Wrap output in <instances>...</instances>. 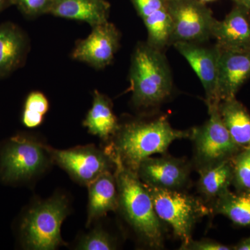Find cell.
<instances>
[{
  "label": "cell",
  "instance_id": "44dd1931",
  "mask_svg": "<svg viewBox=\"0 0 250 250\" xmlns=\"http://www.w3.org/2000/svg\"><path fill=\"white\" fill-rule=\"evenodd\" d=\"M215 200L213 212L228 217L237 225L250 228V191L228 190Z\"/></svg>",
  "mask_w": 250,
  "mask_h": 250
},
{
  "label": "cell",
  "instance_id": "5b68a950",
  "mask_svg": "<svg viewBox=\"0 0 250 250\" xmlns=\"http://www.w3.org/2000/svg\"><path fill=\"white\" fill-rule=\"evenodd\" d=\"M47 146L27 135L18 134L0 146V181L24 183L42 173L48 166Z\"/></svg>",
  "mask_w": 250,
  "mask_h": 250
},
{
  "label": "cell",
  "instance_id": "9c48e42d",
  "mask_svg": "<svg viewBox=\"0 0 250 250\" xmlns=\"http://www.w3.org/2000/svg\"><path fill=\"white\" fill-rule=\"evenodd\" d=\"M51 158L72 179L88 187L100 174L111 170L113 161L105 151L94 146L55 149L47 146Z\"/></svg>",
  "mask_w": 250,
  "mask_h": 250
},
{
  "label": "cell",
  "instance_id": "52a82bcc",
  "mask_svg": "<svg viewBox=\"0 0 250 250\" xmlns=\"http://www.w3.org/2000/svg\"><path fill=\"white\" fill-rule=\"evenodd\" d=\"M208 112V121L190 130L195 150L194 159L198 171L232 160L242 150L224 125L218 106Z\"/></svg>",
  "mask_w": 250,
  "mask_h": 250
},
{
  "label": "cell",
  "instance_id": "4dcf8cb0",
  "mask_svg": "<svg viewBox=\"0 0 250 250\" xmlns=\"http://www.w3.org/2000/svg\"><path fill=\"white\" fill-rule=\"evenodd\" d=\"M235 4L239 5L250 11V0H232Z\"/></svg>",
  "mask_w": 250,
  "mask_h": 250
},
{
  "label": "cell",
  "instance_id": "3957f363",
  "mask_svg": "<svg viewBox=\"0 0 250 250\" xmlns=\"http://www.w3.org/2000/svg\"><path fill=\"white\" fill-rule=\"evenodd\" d=\"M133 103L139 107L160 104L172 93V72L161 49L140 44L131 59L129 75Z\"/></svg>",
  "mask_w": 250,
  "mask_h": 250
},
{
  "label": "cell",
  "instance_id": "cb8c5ba5",
  "mask_svg": "<svg viewBox=\"0 0 250 250\" xmlns=\"http://www.w3.org/2000/svg\"><path fill=\"white\" fill-rule=\"evenodd\" d=\"M232 163L233 183L239 191H250V148L242 149Z\"/></svg>",
  "mask_w": 250,
  "mask_h": 250
},
{
  "label": "cell",
  "instance_id": "ffe728a7",
  "mask_svg": "<svg viewBox=\"0 0 250 250\" xmlns=\"http://www.w3.org/2000/svg\"><path fill=\"white\" fill-rule=\"evenodd\" d=\"M199 191L207 200L218 198L229 190L233 183L232 160L223 161L218 165L199 170Z\"/></svg>",
  "mask_w": 250,
  "mask_h": 250
},
{
  "label": "cell",
  "instance_id": "4fadbf2b",
  "mask_svg": "<svg viewBox=\"0 0 250 250\" xmlns=\"http://www.w3.org/2000/svg\"><path fill=\"white\" fill-rule=\"evenodd\" d=\"M218 94L220 103L236 98L242 85L250 78V50L223 49L218 46Z\"/></svg>",
  "mask_w": 250,
  "mask_h": 250
},
{
  "label": "cell",
  "instance_id": "d6986e66",
  "mask_svg": "<svg viewBox=\"0 0 250 250\" xmlns=\"http://www.w3.org/2000/svg\"><path fill=\"white\" fill-rule=\"evenodd\" d=\"M219 112L229 133L241 149L250 148V114L236 98L222 100Z\"/></svg>",
  "mask_w": 250,
  "mask_h": 250
},
{
  "label": "cell",
  "instance_id": "4316f807",
  "mask_svg": "<svg viewBox=\"0 0 250 250\" xmlns=\"http://www.w3.org/2000/svg\"><path fill=\"white\" fill-rule=\"evenodd\" d=\"M132 2L142 19L166 6V0H132Z\"/></svg>",
  "mask_w": 250,
  "mask_h": 250
},
{
  "label": "cell",
  "instance_id": "f1b7e54d",
  "mask_svg": "<svg viewBox=\"0 0 250 250\" xmlns=\"http://www.w3.org/2000/svg\"><path fill=\"white\" fill-rule=\"evenodd\" d=\"M233 250H250V237L238 243L236 246L233 248Z\"/></svg>",
  "mask_w": 250,
  "mask_h": 250
},
{
  "label": "cell",
  "instance_id": "603a6c76",
  "mask_svg": "<svg viewBox=\"0 0 250 250\" xmlns=\"http://www.w3.org/2000/svg\"><path fill=\"white\" fill-rule=\"evenodd\" d=\"M49 101L41 92H32L28 95L22 112V124L27 128H35L43 122L48 111Z\"/></svg>",
  "mask_w": 250,
  "mask_h": 250
},
{
  "label": "cell",
  "instance_id": "5bb4252c",
  "mask_svg": "<svg viewBox=\"0 0 250 250\" xmlns=\"http://www.w3.org/2000/svg\"><path fill=\"white\" fill-rule=\"evenodd\" d=\"M212 37L223 49L250 50V11L235 4L223 21L215 20Z\"/></svg>",
  "mask_w": 250,
  "mask_h": 250
},
{
  "label": "cell",
  "instance_id": "7a4b0ae2",
  "mask_svg": "<svg viewBox=\"0 0 250 250\" xmlns=\"http://www.w3.org/2000/svg\"><path fill=\"white\" fill-rule=\"evenodd\" d=\"M109 156L116 166L114 175L120 209L126 221L148 246L161 248L164 243V229L147 188L136 172L125 167L118 158Z\"/></svg>",
  "mask_w": 250,
  "mask_h": 250
},
{
  "label": "cell",
  "instance_id": "484cf974",
  "mask_svg": "<svg viewBox=\"0 0 250 250\" xmlns=\"http://www.w3.org/2000/svg\"><path fill=\"white\" fill-rule=\"evenodd\" d=\"M14 5L28 17L49 14L55 0H14Z\"/></svg>",
  "mask_w": 250,
  "mask_h": 250
},
{
  "label": "cell",
  "instance_id": "83f0119b",
  "mask_svg": "<svg viewBox=\"0 0 250 250\" xmlns=\"http://www.w3.org/2000/svg\"><path fill=\"white\" fill-rule=\"evenodd\" d=\"M179 250H229L231 248L211 240L203 239L193 241L190 239L184 246H181Z\"/></svg>",
  "mask_w": 250,
  "mask_h": 250
},
{
  "label": "cell",
  "instance_id": "7402d4cb",
  "mask_svg": "<svg viewBox=\"0 0 250 250\" xmlns=\"http://www.w3.org/2000/svg\"><path fill=\"white\" fill-rule=\"evenodd\" d=\"M148 34L147 43L161 49L170 45L172 31V19L167 7L158 10L143 19Z\"/></svg>",
  "mask_w": 250,
  "mask_h": 250
},
{
  "label": "cell",
  "instance_id": "ac0fdd59",
  "mask_svg": "<svg viewBox=\"0 0 250 250\" xmlns=\"http://www.w3.org/2000/svg\"><path fill=\"white\" fill-rule=\"evenodd\" d=\"M83 125L90 134L104 141L114 136L121 126L113 113L109 99L98 90L94 91L93 104Z\"/></svg>",
  "mask_w": 250,
  "mask_h": 250
},
{
  "label": "cell",
  "instance_id": "f546056e",
  "mask_svg": "<svg viewBox=\"0 0 250 250\" xmlns=\"http://www.w3.org/2000/svg\"><path fill=\"white\" fill-rule=\"evenodd\" d=\"M14 5V0H0V12Z\"/></svg>",
  "mask_w": 250,
  "mask_h": 250
},
{
  "label": "cell",
  "instance_id": "8fae6325",
  "mask_svg": "<svg viewBox=\"0 0 250 250\" xmlns=\"http://www.w3.org/2000/svg\"><path fill=\"white\" fill-rule=\"evenodd\" d=\"M119 43V32L108 21L94 26L88 37L77 42L72 57L95 68H104L111 64Z\"/></svg>",
  "mask_w": 250,
  "mask_h": 250
},
{
  "label": "cell",
  "instance_id": "d6a6232c",
  "mask_svg": "<svg viewBox=\"0 0 250 250\" xmlns=\"http://www.w3.org/2000/svg\"><path fill=\"white\" fill-rule=\"evenodd\" d=\"M174 1V0H166V1Z\"/></svg>",
  "mask_w": 250,
  "mask_h": 250
},
{
  "label": "cell",
  "instance_id": "7c38bea8",
  "mask_svg": "<svg viewBox=\"0 0 250 250\" xmlns=\"http://www.w3.org/2000/svg\"><path fill=\"white\" fill-rule=\"evenodd\" d=\"M136 173L146 185L179 190L188 181L190 167L183 159L149 156L141 161Z\"/></svg>",
  "mask_w": 250,
  "mask_h": 250
},
{
  "label": "cell",
  "instance_id": "30bf717a",
  "mask_svg": "<svg viewBox=\"0 0 250 250\" xmlns=\"http://www.w3.org/2000/svg\"><path fill=\"white\" fill-rule=\"evenodd\" d=\"M195 72L205 92L208 111L218 106V48L203 47L193 42H178L173 45Z\"/></svg>",
  "mask_w": 250,
  "mask_h": 250
},
{
  "label": "cell",
  "instance_id": "1f68e13d",
  "mask_svg": "<svg viewBox=\"0 0 250 250\" xmlns=\"http://www.w3.org/2000/svg\"><path fill=\"white\" fill-rule=\"evenodd\" d=\"M202 1H213V0H201Z\"/></svg>",
  "mask_w": 250,
  "mask_h": 250
},
{
  "label": "cell",
  "instance_id": "e0dca14e",
  "mask_svg": "<svg viewBox=\"0 0 250 250\" xmlns=\"http://www.w3.org/2000/svg\"><path fill=\"white\" fill-rule=\"evenodd\" d=\"M109 10L106 0H55L49 14L82 21L94 27L108 22Z\"/></svg>",
  "mask_w": 250,
  "mask_h": 250
},
{
  "label": "cell",
  "instance_id": "9a60e30c",
  "mask_svg": "<svg viewBox=\"0 0 250 250\" xmlns=\"http://www.w3.org/2000/svg\"><path fill=\"white\" fill-rule=\"evenodd\" d=\"M88 205L86 227L95 220L119 208L116 177L111 170L106 171L88 186Z\"/></svg>",
  "mask_w": 250,
  "mask_h": 250
},
{
  "label": "cell",
  "instance_id": "d4e9b609",
  "mask_svg": "<svg viewBox=\"0 0 250 250\" xmlns=\"http://www.w3.org/2000/svg\"><path fill=\"white\" fill-rule=\"evenodd\" d=\"M77 250H112L116 249V242L106 231L96 228L81 238Z\"/></svg>",
  "mask_w": 250,
  "mask_h": 250
},
{
  "label": "cell",
  "instance_id": "ba28073f",
  "mask_svg": "<svg viewBox=\"0 0 250 250\" xmlns=\"http://www.w3.org/2000/svg\"><path fill=\"white\" fill-rule=\"evenodd\" d=\"M172 23L170 45L186 42L201 43L212 37L215 21L213 13L201 0L166 1Z\"/></svg>",
  "mask_w": 250,
  "mask_h": 250
},
{
  "label": "cell",
  "instance_id": "2e32d148",
  "mask_svg": "<svg viewBox=\"0 0 250 250\" xmlns=\"http://www.w3.org/2000/svg\"><path fill=\"white\" fill-rule=\"evenodd\" d=\"M28 41L21 28L12 23L0 24V78L9 76L22 65Z\"/></svg>",
  "mask_w": 250,
  "mask_h": 250
},
{
  "label": "cell",
  "instance_id": "8992f818",
  "mask_svg": "<svg viewBox=\"0 0 250 250\" xmlns=\"http://www.w3.org/2000/svg\"><path fill=\"white\" fill-rule=\"evenodd\" d=\"M146 185L154 210L161 221L170 225L182 246L192 239L195 224L209 214L210 210L199 199L179 191Z\"/></svg>",
  "mask_w": 250,
  "mask_h": 250
},
{
  "label": "cell",
  "instance_id": "6da1fadb",
  "mask_svg": "<svg viewBox=\"0 0 250 250\" xmlns=\"http://www.w3.org/2000/svg\"><path fill=\"white\" fill-rule=\"evenodd\" d=\"M114 141L105 152L136 172L141 161L164 154L176 140L190 137V131L174 129L165 116L151 121H135L120 126Z\"/></svg>",
  "mask_w": 250,
  "mask_h": 250
},
{
  "label": "cell",
  "instance_id": "277c9868",
  "mask_svg": "<svg viewBox=\"0 0 250 250\" xmlns=\"http://www.w3.org/2000/svg\"><path fill=\"white\" fill-rule=\"evenodd\" d=\"M70 213L66 197L57 194L31 206L24 211L18 225L23 248L33 250H54L65 246L61 228Z\"/></svg>",
  "mask_w": 250,
  "mask_h": 250
}]
</instances>
